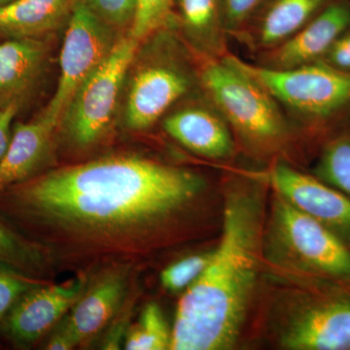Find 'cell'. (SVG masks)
Here are the masks:
<instances>
[{"mask_svg": "<svg viewBox=\"0 0 350 350\" xmlns=\"http://www.w3.org/2000/svg\"><path fill=\"white\" fill-rule=\"evenodd\" d=\"M79 0H15L0 6V33L38 39L56 31L72 15Z\"/></svg>", "mask_w": 350, "mask_h": 350, "instance_id": "e0dca14e", "label": "cell"}, {"mask_svg": "<svg viewBox=\"0 0 350 350\" xmlns=\"http://www.w3.org/2000/svg\"><path fill=\"white\" fill-rule=\"evenodd\" d=\"M202 80L216 107L244 137L267 144L283 137L284 120L273 96L228 57L207 64Z\"/></svg>", "mask_w": 350, "mask_h": 350, "instance_id": "3957f363", "label": "cell"}, {"mask_svg": "<svg viewBox=\"0 0 350 350\" xmlns=\"http://www.w3.org/2000/svg\"><path fill=\"white\" fill-rule=\"evenodd\" d=\"M275 204L278 234L288 250L314 271L350 276V251L336 232L283 198Z\"/></svg>", "mask_w": 350, "mask_h": 350, "instance_id": "52a82bcc", "label": "cell"}, {"mask_svg": "<svg viewBox=\"0 0 350 350\" xmlns=\"http://www.w3.org/2000/svg\"><path fill=\"white\" fill-rule=\"evenodd\" d=\"M261 214L256 196L228 197L220 243L179 301L170 349H228L236 342L256 282Z\"/></svg>", "mask_w": 350, "mask_h": 350, "instance_id": "7a4b0ae2", "label": "cell"}, {"mask_svg": "<svg viewBox=\"0 0 350 350\" xmlns=\"http://www.w3.org/2000/svg\"><path fill=\"white\" fill-rule=\"evenodd\" d=\"M271 181L283 199L338 237L350 239V198L347 196L283 163L271 170Z\"/></svg>", "mask_w": 350, "mask_h": 350, "instance_id": "9c48e42d", "label": "cell"}, {"mask_svg": "<svg viewBox=\"0 0 350 350\" xmlns=\"http://www.w3.org/2000/svg\"><path fill=\"white\" fill-rule=\"evenodd\" d=\"M39 284L32 276L0 264V324L21 297Z\"/></svg>", "mask_w": 350, "mask_h": 350, "instance_id": "cb8c5ba5", "label": "cell"}, {"mask_svg": "<svg viewBox=\"0 0 350 350\" xmlns=\"http://www.w3.org/2000/svg\"><path fill=\"white\" fill-rule=\"evenodd\" d=\"M138 44L130 34L118 39L107 59L76 92L61 122L66 137L76 146H92L107 133Z\"/></svg>", "mask_w": 350, "mask_h": 350, "instance_id": "277c9868", "label": "cell"}, {"mask_svg": "<svg viewBox=\"0 0 350 350\" xmlns=\"http://www.w3.org/2000/svg\"><path fill=\"white\" fill-rule=\"evenodd\" d=\"M46 46L38 39H11L0 43V108L21 105L42 71Z\"/></svg>", "mask_w": 350, "mask_h": 350, "instance_id": "9a60e30c", "label": "cell"}, {"mask_svg": "<svg viewBox=\"0 0 350 350\" xmlns=\"http://www.w3.org/2000/svg\"><path fill=\"white\" fill-rule=\"evenodd\" d=\"M324 0H276L260 25L258 42L280 45L303 29Z\"/></svg>", "mask_w": 350, "mask_h": 350, "instance_id": "ac0fdd59", "label": "cell"}, {"mask_svg": "<svg viewBox=\"0 0 350 350\" xmlns=\"http://www.w3.org/2000/svg\"><path fill=\"white\" fill-rule=\"evenodd\" d=\"M85 287V278H78L61 284L32 288L21 297L4 319L7 334L19 344L36 342L75 306Z\"/></svg>", "mask_w": 350, "mask_h": 350, "instance_id": "ba28073f", "label": "cell"}, {"mask_svg": "<svg viewBox=\"0 0 350 350\" xmlns=\"http://www.w3.org/2000/svg\"><path fill=\"white\" fill-rule=\"evenodd\" d=\"M211 253L193 255L174 262L161 273V282L165 289L178 292L186 289L199 278L206 268Z\"/></svg>", "mask_w": 350, "mask_h": 350, "instance_id": "d4e9b609", "label": "cell"}, {"mask_svg": "<svg viewBox=\"0 0 350 350\" xmlns=\"http://www.w3.org/2000/svg\"><path fill=\"white\" fill-rule=\"evenodd\" d=\"M75 347H77V344H76L75 338L66 330L64 324H62L59 330L50 338L46 349L49 350H69L75 349Z\"/></svg>", "mask_w": 350, "mask_h": 350, "instance_id": "f546056e", "label": "cell"}, {"mask_svg": "<svg viewBox=\"0 0 350 350\" xmlns=\"http://www.w3.org/2000/svg\"><path fill=\"white\" fill-rule=\"evenodd\" d=\"M128 267L108 271L75 304L64 325L77 345L96 337L118 310L128 285Z\"/></svg>", "mask_w": 350, "mask_h": 350, "instance_id": "7c38bea8", "label": "cell"}, {"mask_svg": "<svg viewBox=\"0 0 350 350\" xmlns=\"http://www.w3.org/2000/svg\"><path fill=\"white\" fill-rule=\"evenodd\" d=\"M202 187V179L188 170L112 156L31 177L0 199L16 217L39 230L52 252L125 258Z\"/></svg>", "mask_w": 350, "mask_h": 350, "instance_id": "6da1fadb", "label": "cell"}, {"mask_svg": "<svg viewBox=\"0 0 350 350\" xmlns=\"http://www.w3.org/2000/svg\"><path fill=\"white\" fill-rule=\"evenodd\" d=\"M349 280H350V276H349Z\"/></svg>", "mask_w": 350, "mask_h": 350, "instance_id": "d6a6232c", "label": "cell"}, {"mask_svg": "<svg viewBox=\"0 0 350 350\" xmlns=\"http://www.w3.org/2000/svg\"><path fill=\"white\" fill-rule=\"evenodd\" d=\"M17 105L0 108V161L5 155L12 137L13 120L19 111Z\"/></svg>", "mask_w": 350, "mask_h": 350, "instance_id": "83f0119b", "label": "cell"}, {"mask_svg": "<svg viewBox=\"0 0 350 350\" xmlns=\"http://www.w3.org/2000/svg\"><path fill=\"white\" fill-rule=\"evenodd\" d=\"M189 88L188 76L172 64L156 63L138 69L126 98V126L133 131L150 128Z\"/></svg>", "mask_w": 350, "mask_h": 350, "instance_id": "30bf717a", "label": "cell"}, {"mask_svg": "<svg viewBox=\"0 0 350 350\" xmlns=\"http://www.w3.org/2000/svg\"><path fill=\"white\" fill-rule=\"evenodd\" d=\"M174 0H137V11L130 36L140 42L165 25L172 15Z\"/></svg>", "mask_w": 350, "mask_h": 350, "instance_id": "603a6c76", "label": "cell"}, {"mask_svg": "<svg viewBox=\"0 0 350 350\" xmlns=\"http://www.w3.org/2000/svg\"><path fill=\"white\" fill-rule=\"evenodd\" d=\"M340 40L347 46V49H349L350 52V32L347 34H345V36H340Z\"/></svg>", "mask_w": 350, "mask_h": 350, "instance_id": "4dcf8cb0", "label": "cell"}, {"mask_svg": "<svg viewBox=\"0 0 350 350\" xmlns=\"http://www.w3.org/2000/svg\"><path fill=\"white\" fill-rule=\"evenodd\" d=\"M163 128L198 155L221 159L232 152V140L225 122L206 108L190 107L172 113L163 122Z\"/></svg>", "mask_w": 350, "mask_h": 350, "instance_id": "2e32d148", "label": "cell"}, {"mask_svg": "<svg viewBox=\"0 0 350 350\" xmlns=\"http://www.w3.org/2000/svg\"><path fill=\"white\" fill-rule=\"evenodd\" d=\"M228 59L273 98L295 111L326 118L350 105V73L323 64L291 68H260L234 57Z\"/></svg>", "mask_w": 350, "mask_h": 350, "instance_id": "5b68a950", "label": "cell"}, {"mask_svg": "<svg viewBox=\"0 0 350 350\" xmlns=\"http://www.w3.org/2000/svg\"><path fill=\"white\" fill-rule=\"evenodd\" d=\"M44 261L43 251L38 244L0 220V264L34 278Z\"/></svg>", "mask_w": 350, "mask_h": 350, "instance_id": "ffe728a7", "label": "cell"}, {"mask_svg": "<svg viewBox=\"0 0 350 350\" xmlns=\"http://www.w3.org/2000/svg\"><path fill=\"white\" fill-rule=\"evenodd\" d=\"M100 21L112 29L131 27L137 0H82Z\"/></svg>", "mask_w": 350, "mask_h": 350, "instance_id": "484cf974", "label": "cell"}, {"mask_svg": "<svg viewBox=\"0 0 350 350\" xmlns=\"http://www.w3.org/2000/svg\"><path fill=\"white\" fill-rule=\"evenodd\" d=\"M114 29L98 19L82 0L69 18L61 53V75L43 117L61 125L69 103L83 83L109 56L117 42Z\"/></svg>", "mask_w": 350, "mask_h": 350, "instance_id": "8992f818", "label": "cell"}, {"mask_svg": "<svg viewBox=\"0 0 350 350\" xmlns=\"http://www.w3.org/2000/svg\"><path fill=\"white\" fill-rule=\"evenodd\" d=\"M282 340L295 350H350V299L310 306L292 322Z\"/></svg>", "mask_w": 350, "mask_h": 350, "instance_id": "8fae6325", "label": "cell"}, {"mask_svg": "<svg viewBox=\"0 0 350 350\" xmlns=\"http://www.w3.org/2000/svg\"><path fill=\"white\" fill-rule=\"evenodd\" d=\"M57 125L43 117L19 123L0 161V194L16 184L31 178L49 158Z\"/></svg>", "mask_w": 350, "mask_h": 350, "instance_id": "4fadbf2b", "label": "cell"}, {"mask_svg": "<svg viewBox=\"0 0 350 350\" xmlns=\"http://www.w3.org/2000/svg\"><path fill=\"white\" fill-rule=\"evenodd\" d=\"M9 1H11V0H0V5H2V4H5Z\"/></svg>", "mask_w": 350, "mask_h": 350, "instance_id": "1f68e13d", "label": "cell"}, {"mask_svg": "<svg viewBox=\"0 0 350 350\" xmlns=\"http://www.w3.org/2000/svg\"><path fill=\"white\" fill-rule=\"evenodd\" d=\"M170 331L160 306L155 303L145 306L140 319L126 333L125 349L128 350L170 349Z\"/></svg>", "mask_w": 350, "mask_h": 350, "instance_id": "44dd1931", "label": "cell"}, {"mask_svg": "<svg viewBox=\"0 0 350 350\" xmlns=\"http://www.w3.org/2000/svg\"><path fill=\"white\" fill-rule=\"evenodd\" d=\"M327 54L334 68L344 71L350 70V52L340 38L333 44Z\"/></svg>", "mask_w": 350, "mask_h": 350, "instance_id": "f1b7e54d", "label": "cell"}, {"mask_svg": "<svg viewBox=\"0 0 350 350\" xmlns=\"http://www.w3.org/2000/svg\"><path fill=\"white\" fill-rule=\"evenodd\" d=\"M326 184L350 198V142L338 139L327 146L317 167Z\"/></svg>", "mask_w": 350, "mask_h": 350, "instance_id": "7402d4cb", "label": "cell"}, {"mask_svg": "<svg viewBox=\"0 0 350 350\" xmlns=\"http://www.w3.org/2000/svg\"><path fill=\"white\" fill-rule=\"evenodd\" d=\"M262 0H223L222 13L226 29L236 31L256 10Z\"/></svg>", "mask_w": 350, "mask_h": 350, "instance_id": "4316f807", "label": "cell"}, {"mask_svg": "<svg viewBox=\"0 0 350 350\" xmlns=\"http://www.w3.org/2000/svg\"><path fill=\"white\" fill-rule=\"evenodd\" d=\"M182 21L186 31L202 49L218 53L224 25L219 0H180Z\"/></svg>", "mask_w": 350, "mask_h": 350, "instance_id": "d6986e66", "label": "cell"}, {"mask_svg": "<svg viewBox=\"0 0 350 350\" xmlns=\"http://www.w3.org/2000/svg\"><path fill=\"white\" fill-rule=\"evenodd\" d=\"M350 27V9L342 3L326 8L282 44L273 54V68H291L313 63L327 54Z\"/></svg>", "mask_w": 350, "mask_h": 350, "instance_id": "5bb4252c", "label": "cell"}]
</instances>
